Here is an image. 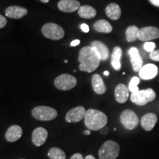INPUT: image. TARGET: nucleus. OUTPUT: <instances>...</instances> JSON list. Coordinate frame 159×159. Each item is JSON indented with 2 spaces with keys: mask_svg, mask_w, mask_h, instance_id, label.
<instances>
[{
  "mask_svg": "<svg viewBox=\"0 0 159 159\" xmlns=\"http://www.w3.org/2000/svg\"><path fill=\"white\" fill-rule=\"evenodd\" d=\"M150 2L152 5L154 6H156V7H159V0H150Z\"/></svg>",
  "mask_w": 159,
  "mask_h": 159,
  "instance_id": "obj_35",
  "label": "nucleus"
},
{
  "mask_svg": "<svg viewBox=\"0 0 159 159\" xmlns=\"http://www.w3.org/2000/svg\"><path fill=\"white\" fill-rule=\"evenodd\" d=\"M32 115L39 121H51L56 118L57 112L55 109L48 106H37L33 109Z\"/></svg>",
  "mask_w": 159,
  "mask_h": 159,
  "instance_id": "obj_6",
  "label": "nucleus"
},
{
  "mask_svg": "<svg viewBox=\"0 0 159 159\" xmlns=\"http://www.w3.org/2000/svg\"><path fill=\"white\" fill-rule=\"evenodd\" d=\"M99 131H100V134L102 135H106L108 133L109 128L107 126H105L104 128H102Z\"/></svg>",
  "mask_w": 159,
  "mask_h": 159,
  "instance_id": "obj_32",
  "label": "nucleus"
},
{
  "mask_svg": "<svg viewBox=\"0 0 159 159\" xmlns=\"http://www.w3.org/2000/svg\"><path fill=\"white\" fill-rule=\"evenodd\" d=\"M83 134H84L85 135H90V134H91V130H85V131H84V132H83Z\"/></svg>",
  "mask_w": 159,
  "mask_h": 159,
  "instance_id": "obj_37",
  "label": "nucleus"
},
{
  "mask_svg": "<svg viewBox=\"0 0 159 159\" xmlns=\"http://www.w3.org/2000/svg\"><path fill=\"white\" fill-rule=\"evenodd\" d=\"M91 85L94 92L97 94H103L106 91V85L102 77L98 74H95L91 77Z\"/></svg>",
  "mask_w": 159,
  "mask_h": 159,
  "instance_id": "obj_19",
  "label": "nucleus"
},
{
  "mask_svg": "<svg viewBox=\"0 0 159 159\" xmlns=\"http://www.w3.org/2000/svg\"><path fill=\"white\" fill-rule=\"evenodd\" d=\"M129 55H130L131 65H132L133 69L134 71L139 72L141 69L143 67V60L139 55L138 49L136 47H131L128 51Z\"/></svg>",
  "mask_w": 159,
  "mask_h": 159,
  "instance_id": "obj_12",
  "label": "nucleus"
},
{
  "mask_svg": "<svg viewBox=\"0 0 159 159\" xmlns=\"http://www.w3.org/2000/svg\"><path fill=\"white\" fill-rule=\"evenodd\" d=\"M122 56V49L120 47H115L113 49L112 54H111V63L112 65L113 68L115 70H120L122 67V63H121V58Z\"/></svg>",
  "mask_w": 159,
  "mask_h": 159,
  "instance_id": "obj_21",
  "label": "nucleus"
},
{
  "mask_svg": "<svg viewBox=\"0 0 159 159\" xmlns=\"http://www.w3.org/2000/svg\"><path fill=\"white\" fill-rule=\"evenodd\" d=\"M48 156L50 159H66L64 151L58 148H52L49 150Z\"/></svg>",
  "mask_w": 159,
  "mask_h": 159,
  "instance_id": "obj_26",
  "label": "nucleus"
},
{
  "mask_svg": "<svg viewBox=\"0 0 159 159\" xmlns=\"http://www.w3.org/2000/svg\"><path fill=\"white\" fill-rule=\"evenodd\" d=\"M27 14V10L19 6H10L5 10V16L13 19H19Z\"/></svg>",
  "mask_w": 159,
  "mask_h": 159,
  "instance_id": "obj_16",
  "label": "nucleus"
},
{
  "mask_svg": "<svg viewBox=\"0 0 159 159\" xmlns=\"http://www.w3.org/2000/svg\"><path fill=\"white\" fill-rule=\"evenodd\" d=\"M91 46L94 47L98 52L99 55H100L101 61H107L108 57H110V51H109L108 47L102 41H94L91 43Z\"/></svg>",
  "mask_w": 159,
  "mask_h": 159,
  "instance_id": "obj_20",
  "label": "nucleus"
},
{
  "mask_svg": "<svg viewBox=\"0 0 159 159\" xmlns=\"http://www.w3.org/2000/svg\"><path fill=\"white\" fill-rule=\"evenodd\" d=\"M40 1L42 2L43 3H47L49 1V0H40Z\"/></svg>",
  "mask_w": 159,
  "mask_h": 159,
  "instance_id": "obj_39",
  "label": "nucleus"
},
{
  "mask_svg": "<svg viewBox=\"0 0 159 159\" xmlns=\"http://www.w3.org/2000/svg\"><path fill=\"white\" fill-rule=\"evenodd\" d=\"M156 97V94L153 89L149 88L144 90H139L137 92L132 93L130 95L131 102L136 105L143 106L148 102H152Z\"/></svg>",
  "mask_w": 159,
  "mask_h": 159,
  "instance_id": "obj_4",
  "label": "nucleus"
},
{
  "mask_svg": "<svg viewBox=\"0 0 159 159\" xmlns=\"http://www.w3.org/2000/svg\"><path fill=\"white\" fill-rule=\"evenodd\" d=\"M80 43V41L78 39H76V40H74V41H72L70 43V46L71 47H76V46L79 45Z\"/></svg>",
  "mask_w": 159,
  "mask_h": 159,
  "instance_id": "obj_34",
  "label": "nucleus"
},
{
  "mask_svg": "<svg viewBox=\"0 0 159 159\" xmlns=\"http://www.w3.org/2000/svg\"><path fill=\"white\" fill-rule=\"evenodd\" d=\"M120 147L118 143L108 140L103 144L99 150V159H116L119 156Z\"/></svg>",
  "mask_w": 159,
  "mask_h": 159,
  "instance_id": "obj_3",
  "label": "nucleus"
},
{
  "mask_svg": "<svg viewBox=\"0 0 159 159\" xmlns=\"http://www.w3.org/2000/svg\"><path fill=\"white\" fill-rule=\"evenodd\" d=\"M21 159H24V158H21Z\"/></svg>",
  "mask_w": 159,
  "mask_h": 159,
  "instance_id": "obj_40",
  "label": "nucleus"
},
{
  "mask_svg": "<svg viewBox=\"0 0 159 159\" xmlns=\"http://www.w3.org/2000/svg\"><path fill=\"white\" fill-rule=\"evenodd\" d=\"M41 33L46 38L55 41L62 39L65 34L63 27L55 23L46 24L42 27Z\"/></svg>",
  "mask_w": 159,
  "mask_h": 159,
  "instance_id": "obj_5",
  "label": "nucleus"
},
{
  "mask_svg": "<svg viewBox=\"0 0 159 159\" xmlns=\"http://www.w3.org/2000/svg\"><path fill=\"white\" fill-rule=\"evenodd\" d=\"M60 11L65 13H72L80 7V3L77 0H61L57 4Z\"/></svg>",
  "mask_w": 159,
  "mask_h": 159,
  "instance_id": "obj_14",
  "label": "nucleus"
},
{
  "mask_svg": "<svg viewBox=\"0 0 159 159\" xmlns=\"http://www.w3.org/2000/svg\"><path fill=\"white\" fill-rule=\"evenodd\" d=\"M7 25V19L5 16L0 14V29L5 27Z\"/></svg>",
  "mask_w": 159,
  "mask_h": 159,
  "instance_id": "obj_30",
  "label": "nucleus"
},
{
  "mask_svg": "<svg viewBox=\"0 0 159 159\" xmlns=\"http://www.w3.org/2000/svg\"><path fill=\"white\" fill-rule=\"evenodd\" d=\"M47 137H48L47 130L45 128L39 127L33 130L32 134V142L36 147H40L46 142Z\"/></svg>",
  "mask_w": 159,
  "mask_h": 159,
  "instance_id": "obj_13",
  "label": "nucleus"
},
{
  "mask_svg": "<svg viewBox=\"0 0 159 159\" xmlns=\"http://www.w3.org/2000/svg\"><path fill=\"white\" fill-rule=\"evenodd\" d=\"M70 159H84L80 153H75L71 157Z\"/></svg>",
  "mask_w": 159,
  "mask_h": 159,
  "instance_id": "obj_33",
  "label": "nucleus"
},
{
  "mask_svg": "<svg viewBox=\"0 0 159 159\" xmlns=\"http://www.w3.org/2000/svg\"><path fill=\"white\" fill-rule=\"evenodd\" d=\"M55 86L61 91H69L75 88L77 85V79L68 74H63L55 80Z\"/></svg>",
  "mask_w": 159,
  "mask_h": 159,
  "instance_id": "obj_8",
  "label": "nucleus"
},
{
  "mask_svg": "<svg viewBox=\"0 0 159 159\" xmlns=\"http://www.w3.org/2000/svg\"><path fill=\"white\" fill-rule=\"evenodd\" d=\"M84 159H96V158H95L93 156H91V155H89V156H87Z\"/></svg>",
  "mask_w": 159,
  "mask_h": 159,
  "instance_id": "obj_36",
  "label": "nucleus"
},
{
  "mask_svg": "<svg viewBox=\"0 0 159 159\" xmlns=\"http://www.w3.org/2000/svg\"><path fill=\"white\" fill-rule=\"evenodd\" d=\"M115 99L119 103H125L127 102L129 97V89L125 84L120 83L115 88Z\"/></svg>",
  "mask_w": 159,
  "mask_h": 159,
  "instance_id": "obj_18",
  "label": "nucleus"
},
{
  "mask_svg": "<svg viewBox=\"0 0 159 159\" xmlns=\"http://www.w3.org/2000/svg\"><path fill=\"white\" fill-rule=\"evenodd\" d=\"M85 112L86 111L85 108H83V106H77L67 112L65 119L69 123L80 122L83 119H84Z\"/></svg>",
  "mask_w": 159,
  "mask_h": 159,
  "instance_id": "obj_10",
  "label": "nucleus"
},
{
  "mask_svg": "<svg viewBox=\"0 0 159 159\" xmlns=\"http://www.w3.org/2000/svg\"><path fill=\"white\" fill-rule=\"evenodd\" d=\"M80 29L81 30L84 32L85 33H89V27L88 25H86V24H82V25H80Z\"/></svg>",
  "mask_w": 159,
  "mask_h": 159,
  "instance_id": "obj_31",
  "label": "nucleus"
},
{
  "mask_svg": "<svg viewBox=\"0 0 159 159\" xmlns=\"http://www.w3.org/2000/svg\"><path fill=\"white\" fill-rule=\"evenodd\" d=\"M159 38V29L156 27H144L139 29L138 39L141 41H150Z\"/></svg>",
  "mask_w": 159,
  "mask_h": 159,
  "instance_id": "obj_9",
  "label": "nucleus"
},
{
  "mask_svg": "<svg viewBox=\"0 0 159 159\" xmlns=\"http://www.w3.org/2000/svg\"><path fill=\"white\" fill-rule=\"evenodd\" d=\"M105 13L111 20H118L122 15V11L119 5L111 3L105 7Z\"/></svg>",
  "mask_w": 159,
  "mask_h": 159,
  "instance_id": "obj_22",
  "label": "nucleus"
},
{
  "mask_svg": "<svg viewBox=\"0 0 159 159\" xmlns=\"http://www.w3.org/2000/svg\"><path fill=\"white\" fill-rule=\"evenodd\" d=\"M108 117L102 111L95 109L86 111L84 117V123L86 128L90 130H100L106 126Z\"/></svg>",
  "mask_w": 159,
  "mask_h": 159,
  "instance_id": "obj_2",
  "label": "nucleus"
},
{
  "mask_svg": "<svg viewBox=\"0 0 159 159\" xmlns=\"http://www.w3.org/2000/svg\"><path fill=\"white\" fill-rule=\"evenodd\" d=\"M93 27L95 30L101 33H110L113 30V27L111 24L104 19L95 21Z\"/></svg>",
  "mask_w": 159,
  "mask_h": 159,
  "instance_id": "obj_23",
  "label": "nucleus"
},
{
  "mask_svg": "<svg viewBox=\"0 0 159 159\" xmlns=\"http://www.w3.org/2000/svg\"><path fill=\"white\" fill-rule=\"evenodd\" d=\"M155 48H156V43L152 41H148V42H145L144 44V49L147 52H152V51H154Z\"/></svg>",
  "mask_w": 159,
  "mask_h": 159,
  "instance_id": "obj_28",
  "label": "nucleus"
},
{
  "mask_svg": "<svg viewBox=\"0 0 159 159\" xmlns=\"http://www.w3.org/2000/svg\"><path fill=\"white\" fill-rule=\"evenodd\" d=\"M139 28L136 26L133 25L128 27L125 32V36L126 40L128 42H134L138 40V34H139Z\"/></svg>",
  "mask_w": 159,
  "mask_h": 159,
  "instance_id": "obj_25",
  "label": "nucleus"
},
{
  "mask_svg": "<svg viewBox=\"0 0 159 159\" xmlns=\"http://www.w3.org/2000/svg\"><path fill=\"white\" fill-rule=\"evenodd\" d=\"M78 15L83 19H91L96 16L97 11L91 6L83 5L78 9Z\"/></svg>",
  "mask_w": 159,
  "mask_h": 159,
  "instance_id": "obj_24",
  "label": "nucleus"
},
{
  "mask_svg": "<svg viewBox=\"0 0 159 159\" xmlns=\"http://www.w3.org/2000/svg\"><path fill=\"white\" fill-rule=\"evenodd\" d=\"M120 122L127 130H134L139 124V119L136 113L132 110L123 111L120 115Z\"/></svg>",
  "mask_w": 159,
  "mask_h": 159,
  "instance_id": "obj_7",
  "label": "nucleus"
},
{
  "mask_svg": "<svg viewBox=\"0 0 159 159\" xmlns=\"http://www.w3.org/2000/svg\"><path fill=\"white\" fill-rule=\"evenodd\" d=\"M150 57L152 61L159 62V49H158V50H154L152 52H150Z\"/></svg>",
  "mask_w": 159,
  "mask_h": 159,
  "instance_id": "obj_29",
  "label": "nucleus"
},
{
  "mask_svg": "<svg viewBox=\"0 0 159 159\" xmlns=\"http://www.w3.org/2000/svg\"><path fill=\"white\" fill-rule=\"evenodd\" d=\"M109 74H110V73H109L108 71H104V75H105V76H108Z\"/></svg>",
  "mask_w": 159,
  "mask_h": 159,
  "instance_id": "obj_38",
  "label": "nucleus"
},
{
  "mask_svg": "<svg viewBox=\"0 0 159 159\" xmlns=\"http://www.w3.org/2000/svg\"><path fill=\"white\" fill-rule=\"evenodd\" d=\"M158 122V116L154 113H148L141 119V125L146 131H151Z\"/></svg>",
  "mask_w": 159,
  "mask_h": 159,
  "instance_id": "obj_15",
  "label": "nucleus"
},
{
  "mask_svg": "<svg viewBox=\"0 0 159 159\" xmlns=\"http://www.w3.org/2000/svg\"><path fill=\"white\" fill-rule=\"evenodd\" d=\"M79 69L80 71L92 72L98 68L101 61L100 55L91 46L83 47L79 52Z\"/></svg>",
  "mask_w": 159,
  "mask_h": 159,
  "instance_id": "obj_1",
  "label": "nucleus"
},
{
  "mask_svg": "<svg viewBox=\"0 0 159 159\" xmlns=\"http://www.w3.org/2000/svg\"><path fill=\"white\" fill-rule=\"evenodd\" d=\"M140 83V79L137 77H134L132 79L130 80V83H129L128 85V89L129 91L132 93L137 92V91H139L138 88L139 83Z\"/></svg>",
  "mask_w": 159,
  "mask_h": 159,
  "instance_id": "obj_27",
  "label": "nucleus"
},
{
  "mask_svg": "<svg viewBox=\"0 0 159 159\" xmlns=\"http://www.w3.org/2000/svg\"><path fill=\"white\" fill-rule=\"evenodd\" d=\"M158 74V68L156 65L148 63L143 66V67L139 71V77L141 79L144 80H150L156 77Z\"/></svg>",
  "mask_w": 159,
  "mask_h": 159,
  "instance_id": "obj_11",
  "label": "nucleus"
},
{
  "mask_svg": "<svg viewBox=\"0 0 159 159\" xmlns=\"http://www.w3.org/2000/svg\"><path fill=\"white\" fill-rule=\"evenodd\" d=\"M23 130L19 125H12L5 133V139L9 142H15L22 136Z\"/></svg>",
  "mask_w": 159,
  "mask_h": 159,
  "instance_id": "obj_17",
  "label": "nucleus"
}]
</instances>
